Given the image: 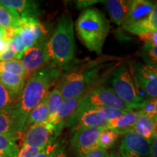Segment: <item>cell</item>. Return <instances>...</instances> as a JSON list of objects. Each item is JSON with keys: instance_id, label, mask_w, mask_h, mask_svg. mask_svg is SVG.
Here are the masks:
<instances>
[{"instance_id": "4", "label": "cell", "mask_w": 157, "mask_h": 157, "mask_svg": "<svg viewBox=\"0 0 157 157\" xmlns=\"http://www.w3.org/2000/svg\"><path fill=\"white\" fill-rule=\"evenodd\" d=\"M49 62L61 67L73 60L76 52L74 23L69 15L63 14L50 39L45 43Z\"/></svg>"}, {"instance_id": "20", "label": "cell", "mask_w": 157, "mask_h": 157, "mask_svg": "<svg viewBox=\"0 0 157 157\" xmlns=\"http://www.w3.org/2000/svg\"><path fill=\"white\" fill-rule=\"evenodd\" d=\"M110 16L118 25H121L128 11L131 1L125 0H108L104 1Z\"/></svg>"}, {"instance_id": "18", "label": "cell", "mask_w": 157, "mask_h": 157, "mask_svg": "<svg viewBox=\"0 0 157 157\" xmlns=\"http://www.w3.org/2000/svg\"><path fill=\"white\" fill-rule=\"evenodd\" d=\"M140 115V110L127 112L117 119L108 121L106 127L116 131L119 135H124L132 130L135 122Z\"/></svg>"}, {"instance_id": "44", "label": "cell", "mask_w": 157, "mask_h": 157, "mask_svg": "<svg viewBox=\"0 0 157 157\" xmlns=\"http://www.w3.org/2000/svg\"><path fill=\"white\" fill-rule=\"evenodd\" d=\"M109 157H122L121 155L116 154V153H111V154L109 155Z\"/></svg>"}, {"instance_id": "14", "label": "cell", "mask_w": 157, "mask_h": 157, "mask_svg": "<svg viewBox=\"0 0 157 157\" xmlns=\"http://www.w3.org/2000/svg\"><path fill=\"white\" fill-rule=\"evenodd\" d=\"M108 121L98 115L97 110H87L72 116L66 126L72 127L74 131L80 128L106 127Z\"/></svg>"}, {"instance_id": "27", "label": "cell", "mask_w": 157, "mask_h": 157, "mask_svg": "<svg viewBox=\"0 0 157 157\" xmlns=\"http://www.w3.org/2000/svg\"><path fill=\"white\" fill-rule=\"evenodd\" d=\"M119 135H120L119 133L113 129L105 127L102 129L98 137V146L105 150L111 148V147L114 146Z\"/></svg>"}, {"instance_id": "35", "label": "cell", "mask_w": 157, "mask_h": 157, "mask_svg": "<svg viewBox=\"0 0 157 157\" xmlns=\"http://www.w3.org/2000/svg\"><path fill=\"white\" fill-rule=\"evenodd\" d=\"M41 151V149L35 147L23 144L22 148L20 149L17 157H36Z\"/></svg>"}, {"instance_id": "30", "label": "cell", "mask_w": 157, "mask_h": 157, "mask_svg": "<svg viewBox=\"0 0 157 157\" xmlns=\"http://www.w3.org/2000/svg\"><path fill=\"white\" fill-rule=\"evenodd\" d=\"M15 98L0 82V111L8 109L15 105Z\"/></svg>"}, {"instance_id": "8", "label": "cell", "mask_w": 157, "mask_h": 157, "mask_svg": "<svg viewBox=\"0 0 157 157\" xmlns=\"http://www.w3.org/2000/svg\"><path fill=\"white\" fill-rule=\"evenodd\" d=\"M105 127L80 128L74 131L71 139L74 157H83L98 148V137Z\"/></svg>"}, {"instance_id": "42", "label": "cell", "mask_w": 157, "mask_h": 157, "mask_svg": "<svg viewBox=\"0 0 157 157\" xmlns=\"http://www.w3.org/2000/svg\"><path fill=\"white\" fill-rule=\"evenodd\" d=\"M153 106H154V119L157 117V98L153 99Z\"/></svg>"}, {"instance_id": "28", "label": "cell", "mask_w": 157, "mask_h": 157, "mask_svg": "<svg viewBox=\"0 0 157 157\" xmlns=\"http://www.w3.org/2000/svg\"><path fill=\"white\" fill-rule=\"evenodd\" d=\"M1 73L15 74L25 77L27 79L21 60L19 59L15 58L9 61H0V74Z\"/></svg>"}, {"instance_id": "16", "label": "cell", "mask_w": 157, "mask_h": 157, "mask_svg": "<svg viewBox=\"0 0 157 157\" xmlns=\"http://www.w3.org/2000/svg\"><path fill=\"white\" fill-rule=\"evenodd\" d=\"M84 95H82L79 97L64 100L55 117L52 119L47 121L52 123L58 129L62 130L70 118L75 112L76 109H77Z\"/></svg>"}, {"instance_id": "13", "label": "cell", "mask_w": 157, "mask_h": 157, "mask_svg": "<svg viewBox=\"0 0 157 157\" xmlns=\"http://www.w3.org/2000/svg\"><path fill=\"white\" fill-rule=\"evenodd\" d=\"M154 3L148 0H132L124 19L121 26L129 31L131 29L143 22L151 13Z\"/></svg>"}, {"instance_id": "15", "label": "cell", "mask_w": 157, "mask_h": 157, "mask_svg": "<svg viewBox=\"0 0 157 157\" xmlns=\"http://www.w3.org/2000/svg\"><path fill=\"white\" fill-rule=\"evenodd\" d=\"M121 146L140 157H151L150 143L133 130L124 135Z\"/></svg>"}, {"instance_id": "7", "label": "cell", "mask_w": 157, "mask_h": 157, "mask_svg": "<svg viewBox=\"0 0 157 157\" xmlns=\"http://www.w3.org/2000/svg\"><path fill=\"white\" fill-rule=\"evenodd\" d=\"M61 130L52 123L45 122L31 125L23 137V144L43 150L50 143L55 142Z\"/></svg>"}, {"instance_id": "46", "label": "cell", "mask_w": 157, "mask_h": 157, "mask_svg": "<svg viewBox=\"0 0 157 157\" xmlns=\"http://www.w3.org/2000/svg\"><path fill=\"white\" fill-rule=\"evenodd\" d=\"M154 121H155V123H156V126H157V117H156V118H154Z\"/></svg>"}, {"instance_id": "34", "label": "cell", "mask_w": 157, "mask_h": 157, "mask_svg": "<svg viewBox=\"0 0 157 157\" xmlns=\"http://www.w3.org/2000/svg\"><path fill=\"white\" fill-rule=\"evenodd\" d=\"M144 45L157 47V32L156 31H147L137 35Z\"/></svg>"}, {"instance_id": "33", "label": "cell", "mask_w": 157, "mask_h": 157, "mask_svg": "<svg viewBox=\"0 0 157 157\" xmlns=\"http://www.w3.org/2000/svg\"><path fill=\"white\" fill-rule=\"evenodd\" d=\"M60 150V143L53 142L48 145L36 157H55Z\"/></svg>"}, {"instance_id": "6", "label": "cell", "mask_w": 157, "mask_h": 157, "mask_svg": "<svg viewBox=\"0 0 157 157\" xmlns=\"http://www.w3.org/2000/svg\"><path fill=\"white\" fill-rule=\"evenodd\" d=\"M103 108L120 110L126 112L132 111L128 105L116 95L112 88L102 86L82 98L73 115L87 110H96Z\"/></svg>"}, {"instance_id": "9", "label": "cell", "mask_w": 157, "mask_h": 157, "mask_svg": "<svg viewBox=\"0 0 157 157\" xmlns=\"http://www.w3.org/2000/svg\"><path fill=\"white\" fill-rule=\"evenodd\" d=\"M129 70L137 87L148 99L157 98V68L146 64L134 63Z\"/></svg>"}, {"instance_id": "26", "label": "cell", "mask_w": 157, "mask_h": 157, "mask_svg": "<svg viewBox=\"0 0 157 157\" xmlns=\"http://www.w3.org/2000/svg\"><path fill=\"white\" fill-rule=\"evenodd\" d=\"M63 101V98L58 89L54 88L52 91L49 92L47 96V105H48L49 112V119L48 121L52 119L55 117Z\"/></svg>"}, {"instance_id": "39", "label": "cell", "mask_w": 157, "mask_h": 157, "mask_svg": "<svg viewBox=\"0 0 157 157\" xmlns=\"http://www.w3.org/2000/svg\"><path fill=\"white\" fill-rule=\"evenodd\" d=\"M103 2L104 1H97V0H86V1H78L76 2V7L79 9L89 8L90 5H94L97 2Z\"/></svg>"}, {"instance_id": "2", "label": "cell", "mask_w": 157, "mask_h": 157, "mask_svg": "<svg viewBox=\"0 0 157 157\" xmlns=\"http://www.w3.org/2000/svg\"><path fill=\"white\" fill-rule=\"evenodd\" d=\"M61 75L60 67L51 63L28 78L19 101L16 103L20 112L27 119L31 111L48 96L50 87L58 82Z\"/></svg>"}, {"instance_id": "43", "label": "cell", "mask_w": 157, "mask_h": 157, "mask_svg": "<svg viewBox=\"0 0 157 157\" xmlns=\"http://www.w3.org/2000/svg\"><path fill=\"white\" fill-rule=\"evenodd\" d=\"M55 157H66V155L64 153L62 149H60V150L59 151L58 153L56 154V156Z\"/></svg>"}, {"instance_id": "12", "label": "cell", "mask_w": 157, "mask_h": 157, "mask_svg": "<svg viewBox=\"0 0 157 157\" xmlns=\"http://www.w3.org/2000/svg\"><path fill=\"white\" fill-rule=\"evenodd\" d=\"M27 118L20 112L16 104L0 111V134L20 135L26 127Z\"/></svg>"}, {"instance_id": "40", "label": "cell", "mask_w": 157, "mask_h": 157, "mask_svg": "<svg viewBox=\"0 0 157 157\" xmlns=\"http://www.w3.org/2000/svg\"><path fill=\"white\" fill-rule=\"evenodd\" d=\"M151 157H157V133L151 143Z\"/></svg>"}, {"instance_id": "31", "label": "cell", "mask_w": 157, "mask_h": 157, "mask_svg": "<svg viewBox=\"0 0 157 157\" xmlns=\"http://www.w3.org/2000/svg\"><path fill=\"white\" fill-rule=\"evenodd\" d=\"M7 43H8L9 48L13 50L15 53L16 59L21 60L23 53H24V52L26 50V49H25L22 37L21 36L19 33L15 35L14 38Z\"/></svg>"}, {"instance_id": "29", "label": "cell", "mask_w": 157, "mask_h": 157, "mask_svg": "<svg viewBox=\"0 0 157 157\" xmlns=\"http://www.w3.org/2000/svg\"><path fill=\"white\" fill-rule=\"evenodd\" d=\"M140 56L145 64L157 68V47L143 45L140 49Z\"/></svg>"}, {"instance_id": "23", "label": "cell", "mask_w": 157, "mask_h": 157, "mask_svg": "<svg viewBox=\"0 0 157 157\" xmlns=\"http://www.w3.org/2000/svg\"><path fill=\"white\" fill-rule=\"evenodd\" d=\"M147 31H156L157 32V2L154 3L151 13L146 20L133 27L129 32L134 34H140Z\"/></svg>"}, {"instance_id": "1", "label": "cell", "mask_w": 157, "mask_h": 157, "mask_svg": "<svg viewBox=\"0 0 157 157\" xmlns=\"http://www.w3.org/2000/svg\"><path fill=\"white\" fill-rule=\"evenodd\" d=\"M121 63L119 58L109 56L82 60L62 74L55 88L60 92L64 100L84 96L102 87Z\"/></svg>"}, {"instance_id": "36", "label": "cell", "mask_w": 157, "mask_h": 157, "mask_svg": "<svg viewBox=\"0 0 157 157\" xmlns=\"http://www.w3.org/2000/svg\"><path fill=\"white\" fill-rule=\"evenodd\" d=\"M18 33H19V30L17 27L10 26V27H7V28H4L2 39H5L7 42H8L14 38L15 35L18 34Z\"/></svg>"}, {"instance_id": "21", "label": "cell", "mask_w": 157, "mask_h": 157, "mask_svg": "<svg viewBox=\"0 0 157 157\" xmlns=\"http://www.w3.org/2000/svg\"><path fill=\"white\" fill-rule=\"evenodd\" d=\"M25 80L26 78L25 77L15 74L10 73L0 74V82L15 98L21 95L25 84Z\"/></svg>"}, {"instance_id": "38", "label": "cell", "mask_w": 157, "mask_h": 157, "mask_svg": "<svg viewBox=\"0 0 157 157\" xmlns=\"http://www.w3.org/2000/svg\"><path fill=\"white\" fill-rule=\"evenodd\" d=\"M16 59L15 53L13 50L9 48L7 49L5 52H4L2 54L0 55V61H9V60H13V59Z\"/></svg>"}, {"instance_id": "3", "label": "cell", "mask_w": 157, "mask_h": 157, "mask_svg": "<svg viewBox=\"0 0 157 157\" xmlns=\"http://www.w3.org/2000/svg\"><path fill=\"white\" fill-rule=\"evenodd\" d=\"M76 31L82 44L91 52L101 55L110 30L109 21L97 8L84 10L75 23Z\"/></svg>"}, {"instance_id": "47", "label": "cell", "mask_w": 157, "mask_h": 157, "mask_svg": "<svg viewBox=\"0 0 157 157\" xmlns=\"http://www.w3.org/2000/svg\"><path fill=\"white\" fill-rule=\"evenodd\" d=\"M0 157H4V156H1V155H0Z\"/></svg>"}, {"instance_id": "19", "label": "cell", "mask_w": 157, "mask_h": 157, "mask_svg": "<svg viewBox=\"0 0 157 157\" xmlns=\"http://www.w3.org/2000/svg\"><path fill=\"white\" fill-rule=\"evenodd\" d=\"M132 130L151 144L157 133V126L154 119L141 113Z\"/></svg>"}, {"instance_id": "22", "label": "cell", "mask_w": 157, "mask_h": 157, "mask_svg": "<svg viewBox=\"0 0 157 157\" xmlns=\"http://www.w3.org/2000/svg\"><path fill=\"white\" fill-rule=\"evenodd\" d=\"M19 135L0 134V155L4 157H17L20 151L17 140Z\"/></svg>"}, {"instance_id": "32", "label": "cell", "mask_w": 157, "mask_h": 157, "mask_svg": "<svg viewBox=\"0 0 157 157\" xmlns=\"http://www.w3.org/2000/svg\"><path fill=\"white\" fill-rule=\"evenodd\" d=\"M98 115L100 117L104 120L109 121L111 120H113V119H117V118L120 117L124 113H126V111H120V110L113 109H109V108H103V109H96Z\"/></svg>"}, {"instance_id": "17", "label": "cell", "mask_w": 157, "mask_h": 157, "mask_svg": "<svg viewBox=\"0 0 157 157\" xmlns=\"http://www.w3.org/2000/svg\"><path fill=\"white\" fill-rule=\"evenodd\" d=\"M0 5L16 11L21 17L36 18L39 14V4L29 0H1Z\"/></svg>"}, {"instance_id": "41", "label": "cell", "mask_w": 157, "mask_h": 157, "mask_svg": "<svg viewBox=\"0 0 157 157\" xmlns=\"http://www.w3.org/2000/svg\"><path fill=\"white\" fill-rule=\"evenodd\" d=\"M8 49V43L4 39H0V55Z\"/></svg>"}, {"instance_id": "25", "label": "cell", "mask_w": 157, "mask_h": 157, "mask_svg": "<svg viewBox=\"0 0 157 157\" xmlns=\"http://www.w3.org/2000/svg\"><path fill=\"white\" fill-rule=\"evenodd\" d=\"M21 18V15L16 11L0 5V26L2 28L17 27Z\"/></svg>"}, {"instance_id": "45", "label": "cell", "mask_w": 157, "mask_h": 157, "mask_svg": "<svg viewBox=\"0 0 157 157\" xmlns=\"http://www.w3.org/2000/svg\"><path fill=\"white\" fill-rule=\"evenodd\" d=\"M3 37V28L0 26V39H2Z\"/></svg>"}, {"instance_id": "10", "label": "cell", "mask_w": 157, "mask_h": 157, "mask_svg": "<svg viewBox=\"0 0 157 157\" xmlns=\"http://www.w3.org/2000/svg\"><path fill=\"white\" fill-rule=\"evenodd\" d=\"M45 43L46 42L37 43L31 48L27 49L23 53L21 62L27 78L49 63Z\"/></svg>"}, {"instance_id": "5", "label": "cell", "mask_w": 157, "mask_h": 157, "mask_svg": "<svg viewBox=\"0 0 157 157\" xmlns=\"http://www.w3.org/2000/svg\"><path fill=\"white\" fill-rule=\"evenodd\" d=\"M111 84L116 95L132 111L142 109L148 101L141 96L130 70L126 66L118 67L113 72Z\"/></svg>"}, {"instance_id": "37", "label": "cell", "mask_w": 157, "mask_h": 157, "mask_svg": "<svg viewBox=\"0 0 157 157\" xmlns=\"http://www.w3.org/2000/svg\"><path fill=\"white\" fill-rule=\"evenodd\" d=\"M83 157H109V154L106 150L98 147Z\"/></svg>"}, {"instance_id": "11", "label": "cell", "mask_w": 157, "mask_h": 157, "mask_svg": "<svg viewBox=\"0 0 157 157\" xmlns=\"http://www.w3.org/2000/svg\"><path fill=\"white\" fill-rule=\"evenodd\" d=\"M17 28L26 50L37 43L45 42V35L48 34V31L36 18L21 17Z\"/></svg>"}, {"instance_id": "24", "label": "cell", "mask_w": 157, "mask_h": 157, "mask_svg": "<svg viewBox=\"0 0 157 157\" xmlns=\"http://www.w3.org/2000/svg\"><path fill=\"white\" fill-rule=\"evenodd\" d=\"M49 119V112L47 105V97L34 108L29 113L27 119L26 127H30L31 125L45 122Z\"/></svg>"}]
</instances>
